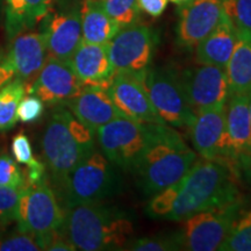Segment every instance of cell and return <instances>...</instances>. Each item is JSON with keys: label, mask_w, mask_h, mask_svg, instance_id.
<instances>
[{"label": "cell", "mask_w": 251, "mask_h": 251, "mask_svg": "<svg viewBox=\"0 0 251 251\" xmlns=\"http://www.w3.org/2000/svg\"><path fill=\"white\" fill-rule=\"evenodd\" d=\"M197 159V153L174 127L151 124L148 144L133 172L141 191L155 196L179 181Z\"/></svg>", "instance_id": "1"}, {"label": "cell", "mask_w": 251, "mask_h": 251, "mask_svg": "<svg viewBox=\"0 0 251 251\" xmlns=\"http://www.w3.org/2000/svg\"><path fill=\"white\" fill-rule=\"evenodd\" d=\"M237 176L224 163L197 159L178 181L174 208L166 220L184 221L197 213L241 201Z\"/></svg>", "instance_id": "2"}, {"label": "cell", "mask_w": 251, "mask_h": 251, "mask_svg": "<svg viewBox=\"0 0 251 251\" xmlns=\"http://www.w3.org/2000/svg\"><path fill=\"white\" fill-rule=\"evenodd\" d=\"M61 230L76 250H119L130 241L134 225L125 212L99 201L68 207Z\"/></svg>", "instance_id": "3"}, {"label": "cell", "mask_w": 251, "mask_h": 251, "mask_svg": "<svg viewBox=\"0 0 251 251\" xmlns=\"http://www.w3.org/2000/svg\"><path fill=\"white\" fill-rule=\"evenodd\" d=\"M96 133L81 124L69 108H56L42 136V150L56 186L96 148Z\"/></svg>", "instance_id": "4"}, {"label": "cell", "mask_w": 251, "mask_h": 251, "mask_svg": "<svg viewBox=\"0 0 251 251\" xmlns=\"http://www.w3.org/2000/svg\"><path fill=\"white\" fill-rule=\"evenodd\" d=\"M118 184L113 163L102 151L94 148L75 166L58 190L68 208L80 203L101 201L114 194Z\"/></svg>", "instance_id": "5"}, {"label": "cell", "mask_w": 251, "mask_h": 251, "mask_svg": "<svg viewBox=\"0 0 251 251\" xmlns=\"http://www.w3.org/2000/svg\"><path fill=\"white\" fill-rule=\"evenodd\" d=\"M148 93L157 114L165 125L174 128H190L196 119L177 74L166 68L147 69L135 75Z\"/></svg>", "instance_id": "6"}, {"label": "cell", "mask_w": 251, "mask_h": 251, "mask_svg": "<svg viewBox=\"0 0 251 251\" xmlns=\"http://www.w3.org/2000/svg\"><path fill=\"white\" fill-rule=\"evenodd\" d=\"M64 213L46 178L24 188L18 203L15 221L19 230L33 235L39 241L61 229Z\"/></svg>", "instance_id": "7"}, {"label": "cell", "mask_w": 251, "mask_h": 251, "mask_svg": "<svg viewBox=\"0 0 251 251\" xmlns=\"http://www.w3.org/2000/svg\"><path fill=\"white\" fill-rule=\"evenodd\" d=\"M150 125L122 117L114 119L96 131L100 149L113 165L133 171L148 144Z\"/></svg>", "instance_id": "8"}, {"label": "cell", "mask_w": 251, "mask_h": 251, "mask_svg": "<svg viewBox=\"0 0 251 251\" xmlns=\"http://www.w3.org/2000/svg\"><path fill=\"white\" fill-rule=\"evenodd\" d=\"M219 162L240 177L251 171V121L249 94H233L226 103V129Z\"/></svg>", "instance_id": "9"}, {"label": "cell", "mask_w": 251, "mask_h": 251, "mask_svg": "<svg viewBox=\"0 0 251 251\" xmlns=\"http://www.w3.org/2000/svg\"><path fill=\"white\" fill-rule=\"evenodd\" d=\"M243 200L197 213L184 220L180 231L181 250H220L235 219L242 212Z\"/></svg>", "instance_id": "10"}, {"label": "cell", "mask_w": 251, "mask_h": 251, "mask_svg": "<svg viewBox=\"0 0 251 251\" xmlns=\"http://www.w3.org/2000/svg\"><path fill=\"white\" fill-rule=\"evenodd\" d=\"M155 37L147 25L135 23L121 27L107 43L108 57L115 74L139 75L149 68Z\"/></svg>", "instance_id": "11"}, {"label": "cell", "mask_w": 251, "mask_h": 251, "mask_svg": "<svg viewBox=\"0 0 251 251\" xmlns=\"http://www.w3.org/2000/svg\"><path fill=\"white\" fill-rule=\"evenodd\" d=\"M177 76L196 114L206 109L224 107L230 97L225 68L198 64L184 69Z\"/></svg>", "instance_id": "12"}, {"label": "cell", "mask_w": 251, "mask_h": 251, "mask_svg": "<svg viewBox=\"0 0 251 251\" xmlns=\"http://www.w3.org/2000/svg\"><path fill=\"white\" fill-rule=\"evenodd\" d=\"M48 57L42 33H26L11 41L8 51L0 59V89L13 80H23L27 87L35 79Z\"/></svg>", "instance_id": "13"}, {"label": "cell", "mask_w": 251, "mask_h": 251, "mask_svg": "<svg viewBox=\"0 0 251 251\" xmlns=\"http://www.w3.org/2000/svg\"><path fill=\"white\" fill-rule=\"evenodd\" d=\"M70 62L48 56L27 93L36 96L47 105H65L83 89Z\"/></svg>", "instance_id": "14"}, {"label": "cell", "mask_w": 251, "mask_h": 251, "mask_svg": "<svg viewBox=\"0 0 251 251\" xmlns=\"http://www.w3.org/2000/svg\"><path fill=\"white\" fill-rule=\"evenodd\" d=\"M107 92L122 118L140 124L165 125L150 101L140 78L129 74H115Z\"/></svg>", "instance_id": "15"}, {"label": "cell", "mask_w": 251, "mask_h": 251, "mask_svg": "<svg viewBox=\"0 0 251 251\" xmlns=\"http://www.w3.org/2000/svg\"><path fill=\"white\" fill-rule=\"evenodd\" d=\"M224 17L221 0H194L180 6L178 42L184 47H196L215 29Z\"/></svg>", "instance_id": "16"}, {"label": "cell", "mask_w": 251, "mask_h": 251, "mask_svg": "<svg viewBox=\"0 0 251 251\" xmlns=\"http://www.w3.org/2000/svg\"><path fill=\"white\" fill-rule=\"evenodd\" d=\"M41 33L45 36L47 52L50 57L70 62L78 46L83 41L81 36L80 11L61 12L49 18Z\"/></svg>", "instance_id": "17"}, {"label": "cell", "mask_w": 251, "mask_h": 251, "mask_svg": "<svg viewBox=\"0 0 251 251\" xmlns=\"http://www.w3.org/2000/svg\"><path fill=\"white\" fill-rule=\"evenodd\" d=\"M65 105L81 124L94 133L101 126L121 117L107 90L100 86L84 85L80 92Z\"/></svg>", "instance_id": "18"}, {"label": "cell", "mask_w": 251, "mask_h": 251, "mask_svg": "<svg viewBox=\"0 0 251 251\" xmlns=\"http://www.w3.org/2000/svg\"><path fill=\"white\" fill-rule=\"evenodd\" d=\"M75 74L83 85L107 90L115 72L108 57L107 45H94L81 41L70 59Z\"/></svg>", "instance_id": "19"}, {"label": "cell", "mask_w": 251, "mask_h": 251, "mask_svg": "<svg viewBox=\"0 0 251 251\" xmlns=\"http://www.w3.org/2000/svg\"><path fill=\"white\" fill-rule=\"evenodd\" d=\"M190 129L191 141L198 155L219 162L226 129V106L197 113Z\"/></svg>", "instance_id": "20"}, {"label": "cell", "mask_w": 251, "mask_h": 251, "mask_svg": "<svg viewBox=\"0 0 251 251\" xmlns=\"http://www.w3.org/2000/svg\"><path fill=\"white\" fill-rule=\"evenodd\" d=\"M236 42L237 30L225 14L215 29L196 46L194 59L198 64L226 69Z\"/></svg>", "instance_id": "21"}, {"label": "cell", "mask_w": 251, "mask_h": 251, "mask_svg": "<svg viewBox=\"0 0 251 251\" xmlns=\"http://www.w3.org/2000/svg\"><path fill=\"white\" fill-rule=\"evenodd\" d=\"M52 0H5V29L7 39L33 29L50 13Z\"/></svg>", "instance_id": "22"}, {"label": "cell", "mask_w": 251, "mask_h": 251, "mask_svg": "<svg viewBox=\"0 0 251 251\" xmlns=\"http://www.w3.org/2000/svg\"><path fill=\"white\" fill-rule=\"evenodd\" d=\"M83 41L94 45H107L120 29L100 4L99 0H83L80 8Z\"/></svg>", "instance_id": "23"}, {"label": "cell", "mask_w": 251, "mask_h": 251, "mask_svg": "<svg viewBox=\"0 0 251 251\" xmlns=\"http://www.w3.org/2000/svg\"><path fill=\"white\" fill-rule=\"evenodd\" d=\"M225 70L230 96L251 93V34L237 31V42Z\"/></svg>", "instance_id": "24"}, {"label": "cell", "mask_w": 251, "mask_h": 251, "mask_svg": "<svg viewBox=\"0 0 251 251\" xmlns=\"http://www.w3.org/2000/svg\"><path fill=\"white\" fill-rule=\"evenodd\" d=\"M27 93L23 80H13L0 89V131L9 130L19 121L18 108Z\"/></svg>", "instance_id": "25"}, {"label": "cell", "mask_w": 251, "mask_h": 251, "mask_svg": "<svg viewBox=\"0 0 251 251\" xmlns=\"http://www.w3.org/2000/svg\"><path fill=\"white\" fill-rule=\"evenodd\" d=\"M220 250L251 251V209L237 215Z\"/></svg>", "instance_id": "26"}, {"label": "cell", "mask_w": 251, "mask_h": 251, "mask_svg": "<svg viewBox=\"0 0 251 251\" xmlns=\"http://www.w3.org/2000/svg\"><path fill=\"white\" fill-rule=\"evenodd\" d=\"M125 250L133 251H174L181 250L180 233L157 234L149 237L129 241Z\"/></svg>", "instance_id": "27"}, {"label": "cell", "mask_w": 251, "mask_h": 251, "mask_svg": "<svg viewBox=\"0 0 251 251\" xmlns=\"http://www.w3.org/2000/svg\"><path fill=\"white\" fill-rule=\"evenodd\" d=\"M99 1L106 13L120 28L139 21L141 11L137 0H99Z\"/></svg>", "instance_id": "28"}, {"label": "cell", "mask_w": 251, "mask_h": 251, "mask_svg": "<svg viewBox=\"0 0 251 251\" xmlns=\"http://www.w3.org/2000/svg\"><path fill=\"white\" fill-rule=\"evenodd\" d=\"M226 17L235 29L251 34V0H221Z\"/></svg>", "instance_id": "29"}, {"label": "cell", "mask_w": 251, "mask_h": 251, "mask_svg": "<svg viewBox=\"0 0 251 251\" xmlns=\"http://www.w3.org/2000/svg\"><path fill=\"white\" fill-rule=\"evenodd\" d=\"M178 191V181L171 186L164 188L161 192L156 193L150 202L147 206V214L152 219L166 220L174 208V203L176 200Z\"/></svg>", "instance_id": "30"}, {"label": "cell", "mask_w": 251, "mask_h": 251, "mask_svg": "<svg viewBox=\"0 0 251 251\" xmlns=\"http://www.w3.org/2000/svg\"><path fill=\"white\" fill-rule=\"evenodd\" d=\"M0 186L24 190L27 186L26 175L18 162L7 153H0Z\"/></svg>", "instance_id": "31"}, {"label": "cell", "mask_w": 251, "mask_h": 251, "mask_svg": "<svg viewBox=\"0 0 251 251\" xmlns=\"http://www.w3.org/2000/svg\"><path fill=\"white\" fill-rule=\"evenodd\" d=\"M23 191L0 186V228H4L15 221L18 203Z\"/></svg>", "instance_id": "32"}, {"label": "cell", "mask_w": 251, "mask_h": 251, "mask_svg": "<svg viewBox=\"0 0 251 251\" xmlns=\"http://www.w3.org/2000/svg\"><path fill=\"white\" fill-rule=\"evenodd\" d=\"M39 241L33 235L19 233L0 237V251H40Z\"/></svg>", "instance_id": "33"}, {"label": "cell", "mask_w": 251, "mask_h": 251, "mask_svg": "<svg viewBox=\"0 0 251 251\" xmlns=\"http://www.w3.org/2000/svg\"><path fill=\"white\" fill-rule=\"evenodd\" d=\"M45 103L36 96H25L18 108V118L23 122H33L41 118Z\"/></svg>", "instance_id": "34"}, {"label": "cell", "mask_w": 251, "mask_h": 251, "mask_svg": "<svg viewBox=\"0 0 251 251\" xmlns=\"http://www.w3.org/2000/svg\"><path fill=\"white\" fill-rule=\"evenodd\" d=\"M12 152L19 164L28 165L34 159L29 139L24 131L17 134L12 141Z\"/></svg>", "instance_id": "35"}, {"label": "cell", "mask_w": 251, "mask_h": 251, "mask_svg": "<svg viewBox=\"0 0 251 251\" xmlns=\"http://www.w3.org/2000/svg\"><path fill=\"white\" fill-rule=\"evenodd\" d=\"M141 12L148 14L149 17L158 18L165 11L168 0H137Z\"/></svg>", "instance_id": "36"}, {"label": "cell", "mask_w": 251, "mask_h": 251, "mask_svg": "<svg viewBox=\"0 0 251 251\" xmlns=\"http://www.w3.org/2000/svg\"><path fill=\"white\" fill-rule=\"evenodd\" d=\"M168 1L174 2V4L178 5V6H184V5H187V4H190V2L194 1V0H168Z\"/></svg>", "instance_id": "37"}, {"label": "cell", "mask_w": 251, "mask_h": 251, "mask_svg": "<svg viewBox=\"0 0 251 251\" xmlns=\"http://www.w3.org/2000/svg\"><path fill=\"white\" fill-rule=\"evenodd\" d=\"M249 114H250V121H251V93L249 94Z\"/></svg>", "instance_id": "38"}]
</instances>
